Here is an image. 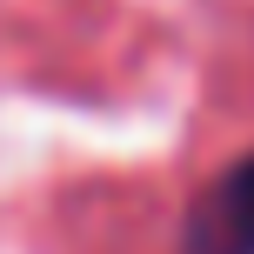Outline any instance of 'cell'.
Masks as SVG:
<instances>
[{
  "instance_id": "6da1fadb",
  "label": "cell",
  "mask_w": 254,
  "mask_h": 254,
  "mask_svg": "<svg viewBox=\"0 0 254 254\" xmlns=\"http://www.w3.org/2000/svg\"><path fill=\"white\" fill-rule=\"evenodd\" d=\"M181 254H254V154L228 161L188 201Z\"/></svg>"
}]
</instances>
